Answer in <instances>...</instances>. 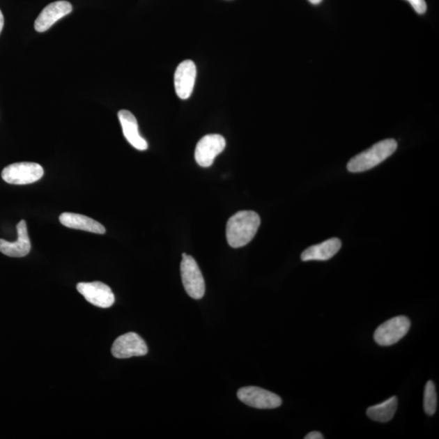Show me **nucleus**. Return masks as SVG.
Masks as SVG:
<instances>
[{"mask_svg": "<svg viewBox=\"0 0 439 439\" xmlns=\"http://www.w3.org/2000/svg\"><path fill=\"white\" fill-rule=\"evenodd\" d=\"M197 66L192 61L180 63L174 75L176 93L180 99L187 100L192 95L197 78Z\"/></svg>", "mask_w": 439, "mask_h": 439, "instance_id": "10", "label": "nucleus"}, {"mask_svg": "<svg viewBox=\"0 0 439 439\" xmlns=\"http://www.w3.org/2000/svg\"><path fill=\"white\" fill-rule=\"evenodd\" d=\"M72 10L71 3L67 1H56L48 4L38 15L34 22V28L38 32H45L59 20L70 14Z\"/></svg>", "mask_w": 439, "mask_h": 439, "instance_id": "11", "label": "nucleus"}, {"mask_svg": "<svg viewBox=\"0 0 439 439\" xmlns=\"http://www.w3.org/2000/svg\"><path fill=\"white\" fill-rule=\"evenodd\" d=\"M398 407L396 396L390 397L382 403L373 405L367 409V416L374 422L385 423L392 419Z\"/></svg>", "mask_w": 439, "mask_h": 439, "instance_id": "16", "label": "nucleus"}, {"mask_svg": "<svg viewBox=\"0 0 439 439\" xmlns=\"http://www.w3.org/2000/svg\"><path fill=\"white\" fill-rule=\"evenodd\" d=\"M44 170L40 164L33 162H20L10 164L2 171V178L13 185H27L41 179Z\"/></svg>", "mask_w": 439, "mask_h": 439, "instance_id": "5", "label": "nucleus"}, {"mask_svg": "<svg viewBox=\"0 0 439 439\" xmlns=\"http://www.w3.org/2000/svg\"><path fill=\"white\" fill-rule=\"evenodd\" d=\"M226 141L220 134H208L199 141L195 148L194 157L199 165L203 168L211 166L215 158L226 148Z\"/></svg>", "mask_w": 439, "mask_h": 439, "instance_id": "8", "label": "nucleus"}, {"mask_svg": "<svg viewBox=\"0 0 439 439\" xmlns=\"http://www.w3.org/2000/svg\"><path fill=\"white\" fill-rule=\"evenodd\" d=\"M309 1L312 4H318L322 1V0H309Z\"/></svg>", "mask_w": 439, "mask_h": 439, "instance_id": "21", "label": "nucleus"}, {"mask_svg": "<svg viewBox=\"0 0 439 439\" xmlns=\"http://www.w3.org/2000/svg\"><path fill=\"white\" fill-rule=\"evenodd\" d=\"M118 118L126 140L137 150L148 149V144L139 134L138 121L134 114L128 110H121Z\"/></svg>", "mask_w": 439, "mask_h": 439, "instance_id": "13", "label": "nucleus"}, {"mask_svg": "<svg viewBox=\"0 0 439 439\" xmlns=\"http://www.w3.org/2000/svg\"><path fill=\"white\" fill-rule=\"evenodd\" d=\"M180 276L185 291L189 296L194 300H200L204 295L205 282L198 263L192 256L183 254V261L180 263Z\"/></svg>", "mask_w": 439, "mask_h": 439, "instance_id": "3", "label": "nucleus"}, {"mask_svg": "<svg viewBox=\"0 0 439 439\" xmlns=\"http://www.w3.org/2000/svg\"><path fill=\"white\" fill-rule=\"evenodd\" d=\"M17 240L8 242L4 239H0V252L10 257H24L28 255L31 250V243L29 240L26 222L22 220L17 224Z\"/></svg>", "mask_w": 439, "mask_h": 439, "instance_id": "12", "label": "nucleus"}, {"mask_svg": "<svg viewBox=\"0 0 439 439\" xmlns=\"http://www.w3.org/2000/svg\"><path fill=\"white\" fill-rule=\"evenodd\" d=\"M261 226L260 216L253 211H240L233 215L226 224L229 245L239 248L247 245Z\"/></svg>", "mask_w": 439, "mask_h": 439, "instance_id": "1", "label": "nucleus"}, {"mask_svg": "<svg viewBox=\"0 0 439 439\" xmlns=\"http://www.w3.org/2000/svg\"><path fill=\"white\" fill-rule=\"evenodd\" d=\"M341 247V242L340 239L337 238H330L323 242L307 248L302 253L301 260L302 261H328L339 252Z\"/></svg>", "mask_w": 439, "mask_h": 439, "instance_id": "14", "label": "nucleus"}, {"mask_svg": "<svg viewBox=\"0 0 439 439\" xmlns=\"http://www.w3.org/2000/svg\"><path fill=\"white\" fill-rule=\"evenodd\" d=\"M3 26H4V17L1 12V10H0V33H1L3 31Z\"/></svg>", "mask_w": 439, "mask_h": 439, "instance_id": "20", "label": "nucleus"}, {"mask_svg": "<svg viewBox=\"0 0 439 439\" xmlns=\"http://www.w3.org/2000/svg\"><path fill=\"white\" fill-rule=\"evenodd\" d=\"M408 1L418 14H424L426 12L427 5L424 0H408Z\"/></svg>", "mask_w": 439, "mask_h": 439, "instance_id": "18", "label": "nucleus"}, {"mask_svg": "<svg viewBox=\"0 0 439 439\" xmlns=\"http://www.w3.org/2000/svg\"><path fill=\"white\" fill-rule=\"evenodd\" d=\"M77 290L87 302L102 309H107L115 302L111 288L101 282L78 283Z\"/></svg>", "mask_w": 439, "mask_h": 439, "instance_id": "9", "label": "nucleus"}, {"mask_svg": "<svg viewBox=\"0 0 439 439\" xmlns=\"http://www.w3.org/2000/svg\"><path fill=\"white\" fill-rule=\"evenodd\" d=\"M411 326V321L407 316L393 317L378 327L375 330L374 340L380 346H392L401 340Z\"/></svg>", "mask_w": 439, "mask_h": 439, "instance_id": "4", "label": "nucleus"}, {"mask_svg": "<svg viewBox=\"0 0 439 439\" xmlns=\"http://www.w3.org/2000/svg\"><path fill=\"white\" fill-rule=\"evenodd\" d=\"M60 222L66 227L80 229V231H87L98 234H104L106 229L100 222L95 221L84 215L63 213L60 216Z\"/></svg>", "mask_w": 439, "mask_h": 439, "instance_id": "15", "label": "nucleus"}, {"mask_svg": "<svg viewBox=\"0 0 439 439\" xmlns=\"http://www.w3.org/2000/svg\"><path fill=\"white\" fill-rule=\"evenodd\" d=\"M305 439H323L324 436L318 431H312L307 433L305 437Z\"/></svg>", "mask_w": 439, "mask_h": 439, "instance_id": "19", "label": "nucleus"}, {"mask_svg": "<svg viewBox=\"0 0 439 439\" xmlns=\"http://www.w3.org/2000/svg\"><path fill=\"white\" fill-rule=\"evenodd\" d=\"M397 146V141L394 139L380 141L351 159L348 164V169L351 173H361L373 169L390 157L396 151Z\"/></svg>", "mask_w": 439, "mask_h": 439, "instance_id": "2", "label": "nucleus"}, {"mask_svg": "<svg viewBox=\"0 0 439 439\" xmlns=\"http://www.w3.org/2000/svg\"><path fill=\"white\" fill-rule=\"evenodd\" d=\"M437 392L436 385L432 380H429L424 387V410L429 416H433L437 410Z\"/></svg>", "mask_w": 439, "mask_h": 439, "instance_id": "17", "label": "nucleus"}, {"mask_svg": "<svg viewBox=\"0 0 439 439\" xmlns=\"http://www.w3.org/2000/svg\"><path fill=\"white\" fill-rule=\"evenodd\" d=\"M239 400L247 406L259 409H272L280 407L282 399L277 394L256 387H242L238 392Z\"/></svg>", "mask_w": 439, "mask_h": 439, "instance_id": "6", "label": "nucleus"}, {"mask_svg": "<svg viewBox=\"0 0 439 439\" xmlns=\"http://www.w3.org/2000/svg\"><path fill=\"white\" fill-rule=\"evenodd\" d=\"M148 353V348L145 341L134 332L118 337L111 346V354L117 359L143 356Z\"/></svg>", "mask_w": 439, "mask_h": 439, "instance_id": "7", "label": "nucleus"}]
</instances>
